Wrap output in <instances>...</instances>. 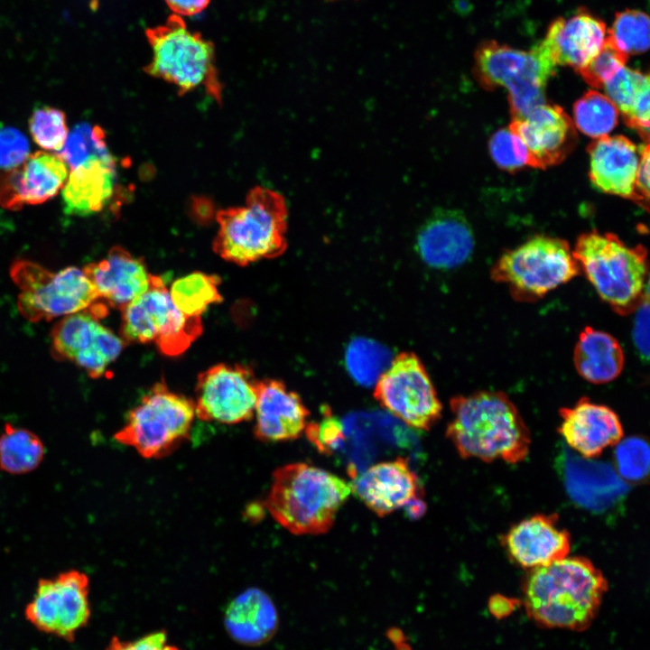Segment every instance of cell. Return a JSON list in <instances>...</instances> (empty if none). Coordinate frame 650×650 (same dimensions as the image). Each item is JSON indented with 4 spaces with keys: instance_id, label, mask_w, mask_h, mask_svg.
I'll use <instances>...</instances> for the list:
<instances>
[{
    "instance_id": "1",
    "label": "cell",
    "mask_w": 650,
    "mask_h": 650,
    "mask_svg": "<svg viewBox=\"0 0 650 650\" xmlns=\"http://www.w3.org/2000/svg\"><path fill=\"white\" fill-rule=\"evenodd\" d=\"M450 404L452 418L446 436L461 458L515 464L527 457L530 431L505 393L478 391L457 395Z\"/></svg>"
},
{
    "instance_id": "2",
    "label": "cell",
    "mask_w": 650,
    "mask_h": 650,
    "mask_svg": "<svg viewBox=\"0 0 650 650\" xmlns=\"http://www.w3.org/2000/svg\"><path fill=\"white\" fill-rule=\"evenodd\" d=\"M607 587L602 572L588 558L567 556L531 569L523 589L525 608L534 620L580 629L594 618Z\"/></svg>"
},
{
    "instance_id": "3",
    "label": "cell",
    "mask_w": 650,
    "mask_h": 650,
    "mask_svg": "<svg viewBox=\"0 0 650 650\" xmlns=\"http://www.w3.org/2000/svg\"><path fill=\"white\" fill-rule=\"evenodd\" d=\"M351 493L339 477L305 462L276 469L265 506L293 534H320L333 525Z\"/></svg>"
},
{
    "instance_id": "4",
    "label": "cell",
    "mask_w": 650,
    "mask_h": 650,
    "mask_svg": "<svg viewBox=\"0 0 650 650\" xmlns=\"http://www.w3.org/2000/svg\"><path fill=\"white\" fill-rule=\"evenodd\" d=\"M288 209L277 191L255 187L243 206L220 209L213 251L225 261L246 266L281 255L287 247Z\"/></svg>"
},
{
    "instance_id": "5",
    "label": "cell",
    "mask_w": 650,
    "mask_h": 650,
    "mask_svg": "<svg viewBox=\"0 0 650 650\" xmlns=\"http://www.w3.org/2000/svg\"><path fill=\"white\" fill-rule=\"evenodd\" d=\"M572 255L600 298L627 315L648 293L647 252L630 247L615 234L591 231L579 237Z\"/></svg>"
},
{
    "instance_id": "6",
    "label": "cell",
    "mask_w": 650,
    "mask_h": 650,
    "mask_svg": "<svg viewBox=\"0 0 650 650\" xmlns=\"http://www.w3.org/2000/svg\"><path fill=\"white\" fill-rule=\"evenodd\" d=\"M145 35L152 51L144 68L146 74L172 84L180 95L202 88L218 103L222 101L223 86L210 41L174 14L164 23L148 28Z\"/></svg>"
},
{
    "instance_id": "7",
    "label": "cell",
    "mask_w": 650,
    "mask_h": 650,
    "mask_svg": "<svg viewBox=\"0 0 650 650\" xmlns=\"http://www.w3.org/2000/svg\"><path fill=\"white\" fill-rule=\"evenodd\" d=\"M10 274L20 290L17 305L31 321L50 320L88 310L96 318L106 316L103 302L83 270L75 266L54 273L29 260H16Z\"/></svg>"
},
{
    "instance_id": "8",
    "label": "cell",
    "mask_w": 650,
    "mask_h": 650,
    "mask_svg": "<svg viewBox=\"0 0 650 650\" xmlns=\"http://www.w3.org/2000/svg\"><path fill=\"white\" fill-rule=\"evenodd\" d=\"M556 67L541 42L524 51L490 40L481 43L474 56V74L480 85L489 90L507 89L513 119L545 103V87Z\"/></svg>"
},
{
    "instance_id": "9",
    "label": "cell",
    "mask_w": 650,
    "mask_h": 650,
    "mask_svg": "<svg viewBox=\"0 0 650 650\" xmlns=\"http://www.w3.org/2000/svg\"><path fill=\"white\" fill-rule=\"evenodd\" d=\"M195 417L194 400L157 382L127 413L114 439L145 459H161L190 439Z\"/></svg>"
},
{
    "instance_id": "10",
    "label": "cell",
    "mask_w": 650,
    "mask_h": 650,
    "mask_svg": "<svg viewBox=\"0 0 650 650\" xmlns=\"http://www.w3.org/2000/svg\"><path fill=\"white\" fill-rule=\"evenodd\" d=\"M580 273L569 244L535 236L506 251L491 268V278L506 284L519 302H534Z\"/></svg>"
},
{
    "instance_id": "11",
    "label": "cell",
    "mask_w": 650,
    "mask_h": 650,
    "mask_svg": "<svg viewBox=\"0 0 650 650\" xmlns=\"http://www.w3.org/2000/svg\"><path fill=\"white\" fill-rule=\"evenodd\" d=\"M120 311V337L126 344L154 343L166 356L183 353L202 333L201 317L179 311L156 274H152L148 289Z\"/></svg>"
},
{
    "instance_id": "12",
    "label": "cell",
    "mask_w": 650,
    "mask_h": 650,
    "mask_svg": "<svg viewBox=\"0 0 650 650\" xmlns=\"http://www.w3.org/2000/svg\"><path fill=\"white\" fill-rule=\"evenodd\" d=\"M376 400L405 425L429 430L441 417L440 402L420 358L403 352L394 358L376 383Z\"/></svg>"
},
{
    "instance_id": "13",
    "label": "cell",
    "mask_w": 650,
    "mask_h": 650,
    "mask_svg": "<svg viewBox=\"0 0 650 650\" xmlns=\"http://www.w3.org/2000/svg\"><path fill=\"white\" fill-rule=\"evenodd\" d=\"M24 616L39 631L74 641L91 617L88 576L79 570H69L39 580Z\"/></svg>"
},
{
    "instance_id": "14",
    "label": "cell",
    "mask_w": 650,
    "mask_h": 650,
    "mask_svg": "<svg viewBox=\"0 0 650 650\" xmlns=\"http://www.w3.org/2000/svg\"><path fill=\"white\" fill-rule=\"evenodd\" d=\"M258 381L251 367L216 364L199 374L195 386L196 416L205 422L236 424L255 414Z\"/></svg>"
},
{
    "instance_id": "15",
    "label": "cell",
    "mask_w": 650,
    "mask_h": 650,
    "mask_svg": "<svg viewBox=\"0 0 650 650\" xmlns=\"http://www.w3.org/2000/svg\"><path fill=\"white\" fill-rule=\"evenodd\" d=\"M126 345L88 311L65 316L51 330L55 358L74 362L93 378L103 376Z\"/></svg>"
},
{
    "instance_id": "16",
    "label": "cell",
    "mask_w": 650,
    "mask_h": 650,
    "mask_svg": "<svg viewBox=\"0 0 650 650\" xmlns=\"http://www.w3.org/2000/svg\"><path fill=\"white\" fill-rule=\"evenodd\" d=\"M525 144L529 166L544 169L562 162L576 144L575 125L559 106L543 103L508 125Z\"/></svg>"
},
{
    "instance_id": "17",
    "label": "cell",
    "mask_w": 650,
    "mask_h": 650,
    "mask_svg": "<svg viewBox=\"0 0 650 650\" xmlns=\"http://www.w3.org/2000/svg\"><path fill=\"white\" fill-rule=\"evenodd\" d=\"M351 491L376 515L385 516L421 498L419 478L406 459L376 463L358 472Z\"/></svg>"
},
{
    "instance_id": "18",
    "label": "cell",
    "mask_w": 650,
    "mask_h": 650,
    "mask_svg": "<svg viewBox=\"0 0 650 650\" xmlns=\"http://www.w3.org/2000/svg\"><path fill=\"white\" fill-rule=\"evenodd\" d=\"M68 166L57 154L36 152L18 167L0 173V205L17 210L54 197L64 186Z\"/></svg>"
},
{
    "instance_id": "19",
    "label": "cell",
    "mask_w": 650,
    "mask_h": 650,
    "mask_svg": "<svg viewBox=\"0 0 650 650\" xmlns=\"http://www.w3.org/2000/svg\"><path fill=\"white\" fill-rule=\"evenodd\" d=\"M507 555L531 570L567 557L571 534L560 526L557 514H538L513 525L501 540Z\"/></svg>"
},
{
    "instance_id": "20",
    "label": "cell",
    "mask_w": 650,
    "mask_h": 650,
    "mask_svg": "<svg viewBox=\"0 0 650 650\" xmlns=\"http://www.w3.org/2000/svg\"><path fill=\"white\" fill-rule=\"evenodd\" d=\"M559 433L573 450L586 460L599 457L606 448L623 439L617 413L608 406L580 398L573 406L559 411Z\"/></svg>"
},
{
    "instance_id": "21",
    "label": "cell",
    "mask_w": 650,
    "mask_h": 650,
    "mask_svg": "<svg viewBox=\"0 0 650 650\" xmlns=\"http://www.w3.org/2000/svg\"><path fill=\"white\" fill-rule=\"evenodd\" d=\"M472 228L461 212L435 211L420 228L416 249L422 261L437 269H451L466 263L474 249Z\"/></svg>"
},
{
    "instance_id": "22",
    "label": "cell",
    "mask_w": 650,
    "mask_h": 650,
    "mask_svg": "<svg viewBox=\"0 0 650 650\" xmlns=\"http://www.w3.org/2000/svg\"><path fill=\"white\" fill-rule=\"evenodd\" d=\"M310 413L300 395L277 379L258 381L255 408V437L264 442L299 438Z\"/></svg>"
},
{
    "instance_id": "23",
    "label": "cell",
    "mask_w": 650,
    "mask_h": 650,
    "mask_svg": "<svg viewBox=\"0 0 650 650\" xmlns=\"http://www.w3.org/2000/svg\"><path fill=\"white\" fill-rule=\"evenodd\" d=\"M82 270L99 299L109 308L119 310L144 292L152 277L143 257L119 246H113L105 258L88 264Z\"/></svg>"
},
{
    "instance_id": "24",
    "label": "cell",
    "mask_w": 650,
    "mask_h": 650,
    "mask_svg": "<svg viewBox=\"0 0 650 650\" xmlns=\"http://www.w3.org/2000/svg\"><path fill=\"white\" fill-rule=\"evenodd\" d=\"M608 30L597 15L581 8L569 18L552 21L541 42L552 60L579 70L603 47Z\"/></svg>"
},
{
    "instance_id": "25",
    "label": "cell",
    "mask_w": 650,
    "mask_h": 650,
    "mask_svg": "<svg viewBox=\"0 0 650 650\" xmlns=\"http://www.w3.org/2000/svg\"><path fill=\"white\" fill-rule=\"evenodd\" d=\"M590 178L599 190L636 200L641 147L623 135L603 136L589 148Z\"/></svg>"
},
{
    "instance_id": "26",
    "label": "cell",
    "mask_w": 650,
    "mask_h": 650,
    "mask_svg": "<svg viewBox=\"0 0 650 650\" xmlns=\"http://www.w3.org/2000/svg\"><path fill=\"white\" fill-rule=\"evenodd\" d=\"M116 164L110 152L71 169L62 187L65 213L88 216L101 211L116 193Z\"/></svg>"
},
{
    "instance_id": "27",
    "label": "cell",
    "mask_w": 650,
    "mask_h": 650,
    "mask_svg": "<svg viewBox=\"0 0 650 650\" xmlns=\"http://www.w3.org/2000/svg\"><path fill=\"white\" fill-rule=\"evenodd\" d=\"M278 613L271 598L258 588H249L230 601L224 625L229 636L246 645H260L275 634Z\"/></svg>"
},
{
    "instance_id": "28",
    "label": "cell",
    "mask_w": 650,
    "mask_h": 650,
    "mask_svg": "<svg viewBox=\"0 0 650 650\" xmlns=\"http://www.w3.org/2000/svg\"><path fill=\"white\" fill-rule=\"evenodd\" d=\"M563 455L565 486L578 504L602 510L625 493L627 487L608 465L589 463L567 451Z\"/></svg>"
},
{
    "instance_id": "29",
    "label": "cell",
    "mask_w": 650,
    "mask_h": 650,
    "mask_svg": "<svg viewBox=\"0 0 650 650\" xmlns=\"http://www.w3.org/2000/svg\"><path fill=\"white\" fill-rule=\"evenodd\" d=\"M573 362L578 374L591 384H606L622 372L624 351L608 332L587 326L580 333L574 348Z\"/></svg>"
},
{
    "instance_id": "30",
    "label": "cell",
    "mask_w": 650,
    "mask_h": 650,
    "mask_svg": "<svg viewBox=\"0 0 650 650\" xmlns=\"http://www.w3.org/2000/svg\"><path fill=\"white\" fill-rule=\"evenodd\" d=\"M603 88L627 125L636 129L647 142L650 116L648 74L625 66Z\"/></svg>"
},
{
    "instance_id": "31",
    "label": "cell",
    "mask_w": 650,
    "mask_h": 650,
    "mask_svg": "<svg viewBox=\"0 0 650 650\" xmlns=\"http://www.w3.org/2000/svg\"><path fill=\"white\" fill-rule=\"evenodd\" d=\"M45 456L42 439L30 430L5 423L0 435V469L11 475L36 469Z\"/></svg>"
},
{
    "instance_id": "32",
    "label": "cell",
    "mask_w": 650,
    "mask_h": 650,
    "mask_svg": "<svg viewBox=\"0 0 650 650\" xmlns=\"http://www.w3.org/2000/svg\"><path fill=\"white\" fill-rule=\"evenodd\" d=\"M218 275L193 272L176 279L169 289L173 304L183 314L201 317L208 308L223 301Z\"/></svg>"
},
{
    "instance_id": "33",
    "label": "cell",
    "mask_w": 650,
    "mask_h": 650,
    "mask_svg": "<svg viewBox=\"0 0 650 650\" xmlns=\"http://www.w3.org/2000/svg\"><path fill=\"white\" fill-rule=\"evenodd\" d=\"M391 351L380 343L357 338L348 346L346 367L353 379L362 385H372L389 367Z\"/></svg>"
},
{
    "instance_id": "34",
    "label": "cell",
    "mask_w": 650,
    "mask_h": 650,
    "mask_svg": "<svg viewBox=\"0 0 650 650\" xmlns=\"http://www.w3.org/2000/svg\"><path fill=\"white\" fill-rule=\"evenodd\" d=\"M573 116V124L580 132L597 139L616 126L618 110L606 95L591 89L576 101Z\"/></svg>"
},
{
    "instance_id": "35",
    "label": "cell",
    "mask_w": 650,
    "mask_h": 650,
    "mask_svg": "<svg viewBox=\"0 0 650 650\" xmlns=\"http://www.w3.org/2000/svg\"><path fill=\"white\" fill-rule=\"evenodd\" d=\"M607 39L628 57L646 51L649 46L648 15L636 9L617 13Z\"/></svg>"
},
{
    "instance_id": "36",
    "label": "cell",
    "mask_w": 650,
    "mask_h": 650,
    "mask_svg": "<svg viewBox=\"0 0 650 650\" xmlns=\"http://www.w3.org/2000/svg\"><path fill=\"white\" fill-rule=\"evenodd\" d=\"M109 153L104 130L88 123L76 125L68 135L60 156L74 169L88 159Z\"/></svg>"
},
{
    "instance_id": "37",
    "label": "cell",
    "mask_w": 650,
    "mask_h": 650,
    "mask_svg": "<svg viewBox=\"0 0 650 650\" xmlns=\"http://www.w3.org/2000/svg\"><path fill=\"white\" fill-rule=\"evenodd\" d=\"M29 128L33 141L49 151H61L69 135L65 114L51 107L36 108L30 117Z\"/></svg>"
},
{
    "instance_id": "38",
    "label": "cell",
    "mask_w": 650,
    "mask_h": 650,
    "mask_svg": "<svg viewBox=\"0 0 650 650\" xmlns=\"http://www.w3.org/2000/svg\"><path fill=\"white\" fill-rule=\"evenodd\" d=\"M615 462L619 476L630 482H639L649 471V447L639 437L621 439L616 445Z\"/></svg>"
},
{
    "instance_id": "39",
    "label": "cell",
    "mask_w": 650,
    "mask_h": 650,
    "mask_svg": "<svg viewBox=\"0 0 650 650\" xmlns=\"http://www.w3.org/2000/svg\"><path fill=\"white\" fill-rule=\"evenodd\" d=\"M628 56L618 50L608 39L600 51L578 71L593 88H602L623 67Z\"/></svg>"
},
{
    "instance_id": "40",
    "label": "cell",
    "mask_w": 650,
    "mask_h": 650,
    "mask_svg": "<svg viewBox=\"0 0 650 650\" xmlns=\"http://www.w3.org/2000/svg\"><path fill=\"white\" fill-rule=\"evenodd\" d=\"M488 146L493 161L504 170L513 172L529 165L525 144L509 127L497 130L491 136Z\"/></svg>"
},
{
    "instance_id": "41",
    "label": "cell",
    "mask_w": 650,
    "mask_h": 650,
    "mask_svg": "<svg viewBox=\"0 0 650 650\" xmlns=\"http://www.w3.org/2000/svg\"><path fill=\"white\" fill-rule=\"evenodd\" d=\"M323 413L320 422L307 423L304 432L320 453L330 455L343 445L346 434L342 422L328 407L325 406Z\"/></svg>"
},
{
    "instance_id": "42",
    "label": "cell",
    "mask_w": 650,
    "mask_h": 650,
    "mask_svg": "<svg viewBox=\"0 0 650 650\" xmlns=\"http://www.w3.org/2000/svg\"><path fill=\"white\" fill-rule=\"evenodd\" d=\"M29 151L28 139L21 131L0 125V169L18 167L27 159Z\"/></svg>"
},
{
    "instance_id": "43",
    "label": "cell",
    "mask_w": 650,
    "mask_h": 650,
    "mask_svg": "<svg viewBox=\"0 0 650 650\" xmlns=\"http://www.w3.org/2000/svg\"><path fill=\"white\" fill-rule=\"evenodd\" d=\"M105 650H181L169 643L165 630H158L134 640L113 636Z\"/></svg>"
},
{
    "instance_id": "44",
    "label": "cell",
    "mask_w": 650,
    "mask_h": 650,
    "mask_svg": "<svg viewBox=\"0 0 650 650\" xmlns=\"http://www.w3.org/2000/svg\"><path fill=\"white\" fill-rule=\"evenodd\" d=\"M634 330H633V340L635 346L640 354V356L647 359L649 355V340H648V317H649V303H648V293L644 297L636 310Z\"/></svg>"
},
{
    "instance_id": "45",
    "label": "cell",
    "mask_w": 650,
    "mask_h": 650,
    "mask_svg": "<svg viewBox=\"0 0 650 650\" xmlns=\"http://www.w3.org/2000/svg\"><path fill=\"white\" fill-rule=\"evenodd\" d=\"M641 155L636 175V200L648 208L649 199V144H641Z\"/></svg>"
},
{
    "instance_id": "46",
    "label": "cell",
    "mask_w": 650,
    "mask_h": 650,
    "mask_svg": "<svg viewBox=\"0 0 650 650\" xmlns=\"http://www.w3.org/2000/svg\"><path fill=\"white\" fill-rule=\"evenodd\" d=\"M165 2L174 14L191 16L201 13L210 0H165Z\"/></svg>"
},
{
    "instance_id": "47",
    "label": "cell",
    "mask_w": 650,
    "mask_h": 650,
    "mask_svg": "<svg viewBox=\"0 0 650 650\" xmlns=\"http://www.w3.org/2000/svg\"><path fill=\"white\" fill-rule=\"evenodd\" d=\"M513 607V602L504 597L497 596L490 601V610L498 617L508 614Z\"/></svg>"
},
{
    "instance_id": "48",
    "label": "cell",
    "mask_w": 650,
    "mask_h": 650,
    "mask_svg": "<svg viewBox=\"0 0 650 650\" xmlns=\"http://www.w3.org/2000/svg\"><path fill=\"white\" fill-rule=\"evenodd\" d=\"M385 636L394 645L406 641L404 631L396 627H389L385 632Z\"/></svg>"
},
{
    "instance_id": "49",
    "label": "cell",
    "mask_w": 650,
    "mask_h": 650,
    "mask_svg": "<svg viewBox=\"0 0 650 650\" xmlns=\"http://www.w3.org/2000/svg\"><path fill=\"white\" fill-rule=\"evenodd\" d=\"M395 650H413L411 645L406 641L395 645Z\"/></svg>"
}]
</instances>
